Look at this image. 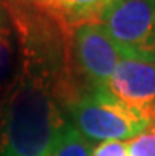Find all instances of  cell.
<instances>
[{
	"mask_svg": "<svg viewBox=\"0 0 155 156\" xmlns=\"http://www.w3.org/2000/svg\"><path fill=\"white\" fill-rule=\"evenodd\" d=\"M3 2H16V3L32 5V6L41 8V10H46L49 13H54V14L59 16V13H57V0H3ZM60 19H62V17H60Z\"/></svg>",
	"mask_w": 155,
	"mask_h": 156,
	"instance_id": "cell-10",
	"label": "cell"
},
{
	"mask_svg": "<svg viewBox=\"0 0 155 156\" xmlns=\"http://www.w3.org/2000/svg\"><path fill=\"white\" fill-rule=\"evenodd\" d=\"M67 120L54 82L19 68L0 96V156H49Z\"/></svg>",
	"mask_w": 155,
	"mask_h": 156,
	"instance_id": "cell-1",
	"label": "cell"
},
{
	"mask_svg": "<svg viewBox=\"0 0 155 156\" xmlns=\"http://www.w3.org/2000/svg\"><path fill=\"white\" fill-rule=\"evenodd\" d=\"M122 52L101 22H89L71 29V65L83 80L84 91H106V85L122 60Z\"/></svg>",
	"mask_w": 155,
	"mask_h": 156,
	"instance_id": "cell-3",
	"label": "cell"
},
{
	"mask_svg": "<svg viewBox=\"0 0 155 156\" xmlns=\"http://www.w3.org/2000/svg\"><path fill=\"white\" fill-rule=\"evenodd\" d=\"M125 145L128 156H155V122Z\"/></svg>",
	"mask_w": 155,
	"mask_h": 156,
	"instance_id": "cell-9",
	"label": "cell"
},
{
	"mask_svg": "<svg viewBox=\"0 0 155 156\" xmlns=\"http://www.w3.org/2000/svg\"><path fill=\"white\" fill-rule=\"evenodd\" d=\"M101 24L122 55L155 62V0H114Z\"/></svg>",
	"mask_w": 155,
	"mask_h": 156,
	"instance_id": "cell-4",
	"label": "cell"
},
{
	"mask_svg": "<svg viewBox=\"0 0 155 156\" xmlns=\"http://www.w3.org/2000/svg\"><path fill=\"white\" fill-rule=\"evenodd\" d=\"M68 122L94 145L128 142L155 120L108 91H83L65 107Z\"/></svg>",
	"mask_w": 155,
	"mask_h": 156,
	"instance_id": "cell-2",
	"label": "cell"
},
{
	"mask_svg": "<svg viewBox=\"0 0 155 156\" xmlns=\"http://www.w3.org/2000/svg\"><path fill=\"white\" fill-rule=\"evenodd\" d=\"M106 91L155 120V62L124 55Z\"/></svg>",
	"mask_w": 155,
	"mask_h": 156,
	"instance_id": "cell-5",
	"label": "cell"
},
{
	"mask_svg": "<svg viewBox=\"0 0 155 156\" xmlns=\"http://www.w3.org/2000/svg\"><path fill=\"white\" fill-rule=\"evenodd\" d=\"M114 0H57V13L68 27L101 22V17Z\"/></svg>",
	"mask_w": 155,
	"mask_h": 156,
	"instance_id": "cell-7",
	"label": "cell"
},
{
	"mask_svg": "<svg viewBox=\"0 0 155 156\" xmlns=\"http://www.w3.org/2000/svg\"><path fill=\"white\" fill-rule=\"evenodd\" d=\"M0 11H2V5H0Z\"/></svg>",
	"mask_w": 155,
	"mask_h": 156,
	"instance_id": "cell-11",
	"label": "cell"
},
{
	"mask_svg": "<svg viewBox=\"0 0 155 156\" xmlns=\"http://www.w3.org/2000/svg\"><path fill=\"white\" fill-rule=\"evenodd\" d=\"M17 65H21L19 46H17L16 33L13 30L10 17L2 5V11H0V90L5 91L14 80L19 73V69H16Z\"/></svg>",
	"mask_w": 155,
	"mask_h": 156,
	"instance_id": "cell-6",
	"label": "cell"
},
{
	"mask_svg": "<svg viewBox=\"0 0 155 156\" xmlns=\"http://www.w3.org/2000/svg\"><path fill=\"white\" fill-rule=\"evenodd\" d=\"M94 151L95 145L67 120L57 134L49 156H94Z\"/></svg>",
	"mask_w": 155,
	"mask_h": 156,
	"instance_id": "cell-8",
	"label": "cell"
}]
</instances>
